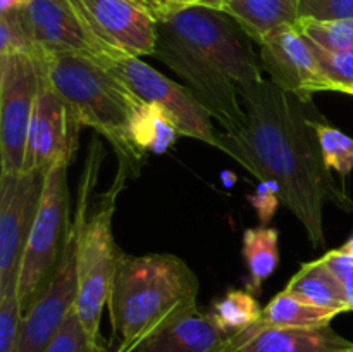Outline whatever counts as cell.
Instances as JSON below:
<instances>
[{"mask_svg":"<svg viewBox=\"0 0 353 352\" xmlns=\"http://www.w3.org/2000/svg\"><path fill=\"white\" fill-rule=\"evenodd\" d=\"M240 95L247 126L238 135H221L219 150L261 182L276 183L283 206L300 221L312 247L321 248L324 204L347 199L331 178L305 102L271 79L245 86Z\"/></svg>","mask_w":353,"mask_h":352,"instance_id":"1","label":"cell"},{"mask_svg":"<svg viewBox=\"0 0 353 352\" xmlns=\"http://www.w3.org/2000/svg\"><path fill=\"white\" fill-rule=\"evenodd\" d=\"M154 57L185 79L224 133L245 130L240 92L264 81V69L252 38L233 17L207 6L172 10L159 23Z\"/></svg>","mask_w":353,"mask_h":352,"instance_id":"2","label":"cell"},{"mask_svg":"<svg viewBox=\"0 0 353 352\" xmlns=\"http://www.w3.org/2000/svg\"><path fill=\"white\" fill-rule=\"evenodd\" d=\"M199 278L172 254L121 252L107 300L110 323L126 352L141 340L196 309Z\"/></svg>","mask_w":353,"mask_h":352,"instance_id":"3","label":"cell"},{"mask_svg":"<svg viewBox=\"0 0 353 352\" xmlns=\"http://www.w3.org/2000/svg\"><path fill=\"white\" fill-rule=\"evenodd\" d=\"M45 78L64 100L72 119L112 145L121 168H137L143 154L131 138V121L143 100L110 66L79 55L38 57Z\"/></svg>","mask_w":353,"mask_h":352,"instance_id":"4","label":"cell"},{"mask_svg":"<svg viewBox=\"0 0 353 352\" xmlns=\"http://www.w3.org/2000/svg\"><path fill=\"white\" fill-rule=\"evenodd\" d=\"M119 183L109 192L105 202L85 217V207L79 206L76 216V273L78 299L74 311L92 340L100 342V317L110 295L114 275L121 251L112 233V214Z\"/></svg>","mask_w":353,"mask_h":352,"instance_id":"5","label":"cell"},{"mask_svg":"<svg viewBox=\"0 0 353 352\" xmlns=\"http://www.w3.org/2000/svg\"><path fill=\"white\" fill-rule=\"evenodd\" d=\"M68 161L52 166L45 178L38 213L34 216L17 280V299L23 313L40 293L61 259L69 230Z\"/></svg>","mask_w":353,"mask_h":352,"instance_id":"6","label":"cell"},{"mask_svg":"<svg viewBox=\"0 0 353 352\" xmlns=\"http://www.w3.org/2000/svg\"><path fill=\"white\" fill-rule=\"evenodd\" d=\"M41 64L37 55H0V176L24 173Z\"/></svg>","mask_w":353,"mask_h":352,"instance_id":"7","label":"cell"},{"mask_svg":"<svg viewBox=\"0 0 353 352\" xmlns=\"http://www.w3.org/2000/svg\"><path fill=\"white\" fill-rule=\"evenodd\" d=\"M19 10L37 47V57L79 55L102 64L124 57L97 37L72 0H30Z\"/></svg>","mask_w":353,"mask_h":352,"instance_id":"8","label":"cell"},{"mask_svg":"<svg viewBox=\"0 0 353 352\" xmlns=\"http://www.w3.org/2000/svg\"><path fill=\"white\" fill-rule=\"evenodd\" d=\"M107 66L116 69L143 102L164 109L172 117L181 137L195 138L219 148L221 135L212 124L214 117L188 86L168 78L140 57L124 55Z\"/></svg>","mask_w":353,"mask_h":352,"instance_id":"9","label":"cell"},{"mask_svg":"<svg viewBox=\"0 0 353 352\" xmlns=\"http://www.w3.org/2000/svg\"><path fill=\"white\" fill-rule=\"evenodd\" d=\"M47 173L0 176V297L17 293L24 247L38 213Z\"/></svg>","mask_w":353,"mask_h":352,"instance_id":"10","label":"cell"},{"mask_svg":"<svg viewBox=\"0 0 353 352\" xmlns=\"http://www.w3.org/2000/svg\"><path fill=\"white\" fill-rule=\"evenodd\" d=\"M78 299L76 273V223L69 224L61 259L50 278L24 311L19 338L14 352H45L61 330Z\"/></svg>","mask_w":353,"mask_h":352,"instance_id":"11","label":"cell"},{"mask_svg":"<svg viewBox=\"0 0 353 352\" xmlns=\"http://www.w3.org/2000/svg\"><path fill=\"white\" fill-rule=\"evenodd\" d=\"M262 69L271 81L302 102L310 104L314 93L336 92L321 69L310 41L296 26H286L259 43Z\"/></svg>","mask_w":353,"mask_h":352,"instance_id":"12","label":"cell"},{"mask_svg":"<svg viewBox=\"0 0 353 352\" xmlns=\"http://www.w3.org/2000/svg\"><path fill=\"white\" fill-rule=\"evenodd\" d=\"M79 128L81 126L72 119L64 100L47 81L41 68L40 86L34 100L30 133H28L24 173L33 169L48 173V169L57 162H71Z\"/></svg>","mask_w":353,"mask_h":352,"instance_id":"13","label":"cell"},{"mask_svg":"<svg viewBox=\"0 0 353 352\" xmlns=\"http://www.w3.org/2000/svg\"><path fill=\"white\" fill-rule=\"evenodd\" d=\"M97 37L130 57L154 55L159 38L155 17L134 0H72Z\"/></svg>","mask_w":353,"mask_h":352,"instance_id":"14","label":"cell"},{"mask_svg":"<svg viewBox=\"0 0 353 352\" xmlns=\"http://www.w3.org/2000/svg\"><path fill=\"white\" fill-rule=\"evenodd\" d=\"M219 352H353V342L330 326H268L262 321L236 331Z\"/></svg>","mask_w":353,"mask_h":352,"instance_id":"15","label":"cell"},{"mask_svg":"<svg viewBox=\"0 0 353 352\" xmlns=\"http://www.w3.org/2000/svg\"><path fill=\"white\" fill-rule=\"evenodd\" d=\"M233 335L196 307L126 352H219Z\"/></svg>","mask_w":353,"mask_h":352,"instance_id":"16","label":"cell"},{"mask_svg":"<svg viewBox=\"0 0 353 352\" xmlns=\"http://www.w3.org/2000/svg\"><path fill=\"white\" fill-rule=\"evenodd\" d=\"M300 0H219L217 9L233 17L254 41L299 23Z\"/></svg>","mask_w":353,"mask_h":352,"instance_id":"17","label":"cell"},{"mask_svg":"<svg viewBox=\"0 0 353 352\" xmlns=\"http://www.w3.org/2000/svg\"><path fill=\"white\" fill-rule=\"evenodd\" d=\"M285 292L312 306L336 311L340 314L350 311L345 299L343 285L321 257L305 262L290 280Z\"/></svg>","mask_w":353,"mask_h":352,"instance_id":"18","label":"cell"},{"mask_svg":"<svg viewBox=\"0 0 353 352\" xmlns=\"http://www.w3.org/2000/svg\"><path fill=\"white\" fill-rule=\"evenodd\" d=\"M338 314L340 313L336 311L312 306L283 290L281 293L272 297L268 306L262 309L261 321L268 326L314 330V328L330 326Z\"/></svg>","mask_w":353,"mask_h":352,"instance_id":"19","label":"cell"},{"mask_svg":"<svg viewBox=\"0 0 353 352\" xmlns=\"http://www.w3.org/2000/svg\"><path fill=\"white\" fill-rule=\"evenodd\" d=\"M245 266L248 269V290L252 293L261 292V286L279 264V233L276 228L259 226L248 228L243 233Z\"/></svg>","mask_w":353,"mask_h":352,"instance_id":"20","label":"cell"},{"mask_svg":"<svg viewBox=\"0 0 353 352\" xmlns=\"http://www.w3.org/2000/svg\"><path fill=\"white\" fill-rule=\"evenodd\" d=\"M178 137L181 135L172 117L154 104L145 102L131 121V138L141 154H164Z\"/></svg>","mask_w":353,"mask_h":352,"instance_id":"21","label":"cell"},{"mask_svg":"<svg viewBox=\"0 0 353 352\" xmlns=\"http://www.w3.org/2000/svg\"><path fill=\"white\" fill-rule=\"evenodd\" d=\"M216 323L230 333L245 330L259 323L262 309L250 290H230L223 299L217 300L209 311Z\"/></svg>","mask_w":353,"mask_h":352,"instance_id":"22","label":"cell"},{"mask_svg":"<svg viewBox=\"0 0 353 352\" xmlns=\"http://www.w3.org/2000/svg\"><path fill=\"white\" fill-rule=\"evenodd\" d=\"M296 26L317 47L330 52H353V19L343 21H299Z\"/></svg>","mask_w":353,"mask_h":352,"instance_id":"23","label":"cell"},{"mask_svg":"<svg viewBox=\"0 0 353 352\" xmlns=\"http://www.w3.org/2000/svg\"><path fill=\"white\" fill-rule=\"evenodd\" d=\"M314 128L319 137L321 150H323L327 168L334 169L343 176L350 175L353 169V138L331 124L316 119H314Z\"/></svg>","mask_w":353,"mask_h":352,"instance_id":"24","label":"cell"},{"mask_svg":"<svg viewBox=\"0 0 353 352\" xmlns=\"http://www.w3.org/2000/svg\"><path fill=\"white\" fill-rule=\"evenodd\" d=\"M45 352H110L102 340L95 342L88 337V333L83 328L81 321L78 320V314L72 309L71 314L65 317L61 330L57 331Z\"/></svg>","mask_w":353,"mask_h":352,"instance_id":"25","label":"cell"},{"mask_svg":"<svg viewBox=\"0 0 353 352\" xmlns=\"http://www.w3.org/2000/svg\"><path fill=\"white\" fill-rule=\"evenodd\" d=\"M12 54L37 55V47L19 9L0 12V55Z\"/></svg>","mask_w":353,"mask_h":352,"instance_id":"26","label":"cell"},{"mask_svg":"<svg viewBox=\"0 0 353 352\" xmlns=\"http://www.w3.org/2000/svg\"><path fill=\"white\" fill-rule=\"evenodd\" d=\"M309 41L321 69L336 92L353 95V52H330L317 47L312 40Z\"/></svg>","mask_w":353,"mask_h":352,"instance_id":"27","label":"cell"},{"mask_svg":"<svg viewBox=\"0 0 353 352\" xmlns=\"http://www.w3.org/2000/svg\"><path fill=\"white\" fill-rule=\"evenodd\" d=\"M343 21L353 19V0H300L299 21Z\"/></svg>","mask_w":353,"mask_h":352,"instance_id":"28","label":"cell"},{"mask_svg":"<svg viewBox=\"0 0 353 352\" xmlns=\"http://www.w3.org/2000/svg\"><path fill=\"white\" fill-rule=\"evenodd\" d=\"M23 316L17 293L0 297V352L16 351Z\"/></svg>","mask_w":353,"mask_h":352,"instance_id":"29","label":"cell"},{"mask_svg":"<svg viewBox=\"0 0 353 352\" xmlns=\"http://www.w3.org/2000/svg\"><path fill=\"white\" fill-rule=\"evenodd\" d=\"M248 200L252 202L254 209L257 211L261 224L262 226H265V224L271 221V217L274 216L276 211H278L279 204H281L278 185L272 182H261V185H259L257 188V193L248 197Z\"/></svg>","mask_w":353,"mask_h":352,"instance_id":"30","label":"cell"},{"mask_svg":"<svg viewBox=\"0 0 353 352\" xmlns=\"http://www.w3.org/2000/svg\"><path fill=\"white\" fill-rule=\"evenodd\" d=\"M341 285H343V292H345V299H347L348 307L350 311L353 309V269L352 271L345 273L343 276L340 278Z\"/></svg>","mask_w":353,"mask_h":352,"instance_id":"31","label":"cell"},{"mask_svg":"<svg viewBox=\"0 0 353 352\" xmlns=\"http://www.w3.org/2000/svg\"><path fill=\"white\" fill-rule=\"evenodd\" d=\"M174 9H185V7H195V6H207L210 7V0H169Z\"/></svg>","mask_w":353,"mask_h":352,"instance_id":"32","label":"cell"},{"mask_svg":"<svg viewBox=\"0 0 353 352\" xmlns=\"http://www.w3.org/2000/svg\"><path fill=\"white\" fill-rule=\"evenodd\" d=\"M30 0H0V12H7L12 9H21L24 7Z\"/></svg>","mask_w":353,"mask_h":352,"instance_id":"33","label":"cell"},{"mask_svg":"<svg viewBox=\"0 0 353 352\" xmlns=\"http://www.w3.org/2000/svg\"><path fill=\"white\" fill-rule=\"evenodd\" d=\"M343 248H345V251H348V252H353V237L347 242V244L343 245Z\"/></svg>","mask_w":353,"mask_h":352,"instance_id":"34","label":"cell"},{"mask_svg":"<svg viewBox=\"0 0 353 352\" xmlns=\"http://www.w3.org/2000/svg\"><path fill=\"white\" fill-rule=\"evenodd\" d=\"M134 2H138V3H140V6H143V7H145V9H147V10H148V6H147V0H134ZM148 12H150V10H148Z\"/></svg>","mask_w":353,"mask_h":352,"instance_id":"35","label":"cell"},{"mask_svg":"<svg viewBox=\"0 0 353 352\" xmlns=\"http://www.w3.org/2000/svg\"><path fill=\"white\" fill-rule=\"evenodd\" d=\"M217 3H219V0H210V7H214V9H217Z\"/></svg>","mask_w":353,"mask_h":352,"instance_id":"36","label":"cell"}]
</instances>
